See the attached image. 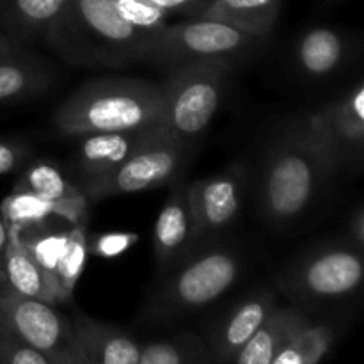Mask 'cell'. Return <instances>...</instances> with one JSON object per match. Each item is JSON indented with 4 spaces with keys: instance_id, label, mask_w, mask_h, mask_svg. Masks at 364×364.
<instances>
[{
    "instance_id": "1",
    "label": "cell",
    "mask_w": 364,
    "mask_h": 364,
    "mask_svg": "<svg viewBox=\"0 0 364 364\" xmlns=\"http://www.w3.org/2000/svg\"><path fill=\"white\" fill-rule=\"evenodd\" d=\"M338 173L311 114L294 117L263 153L256 188L259 217L276 230L297 226L322 205Z\"/></svg>"
},
{
    "instance_id": "2",
    "label": "cell",
    "mask_w": 364,
    "mask_h": 364,
    "mask_svg": "<svg viewBox=\"0 0 364 364\" xmlns=\"http://www.w3.org/2000/svg\"><path fill=\"white\" fill-rule=\"evenodd\" d=\"M155 34L124 20L116 0H70L45 41L73 66L127 68L148 59Z\"/></svg>"
},
{
    "instance_id": "3",
    "label": "cell",
    "mask_w": 364,
    "mask_h": 364,
    "mask_svg": "<svg viewBox=\"0 0 364 364\" xmlns=\"http://www.w3.org/2000/svg\"><path fill=\"white\" fill-rule=\"evenodd\" d=\"M245 272L240 249L223 242H206L191 252L153 288L142 306L139 323L169 327L215 304Z\"/></svg>"
},
{
    "instance_id": "4",
    "label": "cell",
    "mask_w": 364,
    "mask_h": 364,
    "mask_svg": "<svg viewBox=\"0 0 364 364\" xmlns=\"http://www.w3.org/2000/svg\"><path fill=\"white\" fill-rule=\"evenodd\" d=\"M162 85L142 78H95L71 92L52 116L64 137L96 132H127L156 127L162 114Z\"/></svg>"
},
{
    "instance_id": "5",
    "label": "cell",
    "mask_w": 364,
    "mask_h": 364,
    "mask_svg": "<svg viewBox=\"0 0 364 364\" xmlns=\"http://www.w3.org/2000/svg\"><path fill=\"white\" fill-rule=\"evenodd\" d=\"M233 60H194L171 70L162 84L164 107L156 127L169 139L194 146L203 137L226 96Z\"/></svg>"
},
{
    "instance_id": "6",
    "label": "cell",
    "mask_w": 364,
    "mask_h": 364,
    "mask_svg": "<svg viewBox=\"0 0 364 364\" xmlns=\"http://www.w3.org/2000/svg\"><path fill=\"white\" fill-rule=\"evenodd\" d=\"M363 277V249L350 240L329 242L294 258L277 276V287L299 308H322L355 297Z\"/></svg>"
},
{
    "instance_id": "7",
    "label": "cell",
    "mask_w": 364,
    "mask_h": 364,
    "mask_svg": "<svg viewBox=\"0 0 364 364\" xmlns=\"http://www.w3.org/2000/svg\"><path fill=\"white\" fill-rule=\"evenodd\" d=\"M267 38L212 18H191L164 25L156 31L148 52V63L173 70L194 60H233L238 63L265 45Z\"/></svg>"
},
{
    "instance_id": "8",
    "label": "cell",
    "mask_w": 364,
    "mask_h": 364,
    "mask_svg": "<svg viewBox=\"0 0 364 364\" xmlns=\"http://www.w3.org/2000/svg\"><path fill=\"white\" fill-rule=\"evenodd\" d=\"M0 320L50 364H89L71 318L57 311L55 304L0 287Z\"/></svg>"
},
{
    "instance_id": "9",
    "label": "cell",
    "mask_w": 364,
    "mask_h": 364,
    "mask_svg": "<svg viewBox=\"0 0 364 364\" xmlns=\"http://www.w3.org/2000/svg\"><path fill=\"white\" fill-rule=\"evenodd\" d=\"M192 153L194 146L162 137L142 148L110 173L80 180L78 188L87 201H102L164 187L180 178Z\"/></svg>"
},
{
    "instance_id": "10",
    "label": "cell",
    "mask_w": 364,
    "mask_h": 364,
    "mask_svg": "<svg viewBox=\"0 0 364 364\" xmlns=\"http://www.w3.org/2000/svg\"><path fill=\"white\" fill-rule=\"evenodd\" d=\"M247 174L240 164L187 183L198 245L215 240L238 220L244 206Z\"/></svg>"
},
{
    "instance_id": "11",
    "label": "cell",
    "mask_w": 364,
    "mask_h": 364,
    "mask_svg": "<svg viewBox=\"0 0 364 364\" xmlns=\"http://www.w3.org/2000/svg\"><path fill=\"white\" fill-rule=\"evenodd\" d=\"M340 171L358 174L364 156V85L355 80L338 98L311 114Z\"/></svg>"
},
{
    "instance_id": "12",
    "label": "cell",
    "mask_w": 364,
    "mask_h": 364,
    "mask_svg": "<svg viewBox=\"0 0 364 364\" xmlns=\"http://www.w3.org/2000/svg\"><path fill=\"white\" fill-rule=\"evenodd\" d=\"M276 304V294L270 288L256 287L217 313L205 336L213 361L233 363Z\"/></svg>"
},
{
    "instance_id": "13",
    "label": "cell",
    "mask_w": 364,
    "mask_h": 364,
    "mask_svg": "<svg viewBox=\"0 0 364 364\" xmlns=\"http://www.w3.org/2000/svg\"><path fill=\"white\" fill-rule=\"evenodd\" d=\"M162 137L167 135H164L159 127L78 135L75 137L78 139V144L75 148L73 169L80 180L102 176Z\"/></svg>"
},
{
    "instance_id": "14",
    "label": "cell",
    "mask_w": 364,
    "mask_h": 364,
    "mask_svg": "<svg viewBox=\"0 0 364 364\" xmlns=\"http://www.w3.org/2000/svg\"><path fill=\"white\" fill-rule=\"evenodd\" d=\"M153 247L160 272H167L198 249L187 183L176 180L153 228Z\"/></svg>"
},
{
    "instance_id": "15",
    "label": "cell",
    "mask_w": 364,
    "mask_h": 364,
    "mask_svg": "<svg viewBox=\"0 0 364 364\" xmlns=\"http://www.w3.org/2000/svg\"><path fill=\"white\" fill-rule=\"evenodd\" d=\"M352 38L336 27H311L297 36L291 46V64L301 77L323 82L340 73L350 60Z\"/></svg>"
},
{
    "instance_id": "16",
    "label": "cell",
    "mask_w": 364,
    "mask_h": 364,
    "mask_svg": "<svg viewBox=\"0 0 364 364\" xmlns=\"http://www.w3.org/2000/svg\"><path fill=\"white\" fill-rule=\"evenodd\" d=\"M13 191L34 194L57 208V217L71 224L87 223L89 201L59 167L48 160L25 164Z\"/></svg>"
},
{
    "instance_id": "17",
    "label": "cell",
    "mask_w": 364,
    "mask_h": 364,
    "mask_svg": "<svg viewBox=\"0 0 364 364\" xmlns=\"http://www.w3.org/2000/svg\"><path fill=\"white\" fill-rule=\"evenodd\" d=\"M78 340L89 358V364H139L141 341L114 323L75 311L71 316Z\"/></svg>"
},
{
    "instance_id": "18",
    "label": "cell",
    "mask_w": 364,
    "mask_h": 364,
    "mask_svg": "<svg viewBox=\"0 0 364 364\" xmlns=\"http://www.w3.org/2000/svg\"><path fill=\"white\" fill-rule=\"evenodd\" d=\"M4 287L23 297L57 304L53 279L34 258L16 228H7V240L2 252Z\"/></svg>"
},
{
    "instance_id": "19",
    "label": "cell",
    "mask_w": 364,
    "mask_h": 364,
    "mask_svg": "<svg viewBox=\"0 0 364 364\" xmlns=\"http://www.w3.org/2000/svg\"><path fill=\"white\" fill-rule=\"evenodd\" d=\"M55 70L27 46L0 60V105L36 98L55 84Z\"/></svg>"
},
{
    "instance_id": "20",
    "label": "cell",
    "mask_w": 364,
    "mask_h": 364,
    "mask_svg": "<svg viewBox=\"0 0 364 364\" xmlns=\"http://www.w3.org/2000/svg\"><path fill=\"white\" fill-rule=\"evenodd\" d=\"M70 0H0V32L27 46L43 39Z\"/></svg>"
},
{
    "instance_id": "21",
    "label": "cell",
    "mask_w": 364,
    "mask_h": 364,
    "mask_svg": "<svg viewBox=\"0 0 364 364\" xmlns=\"http://www.w3.org/2000/svg\"><path fill=\"white\" fill-rule=\"evenodd\" d=\"M306 313L308 309H302L299 306H274L272 311L267 315L251 340L242 347L233 363L274 364L276 355L287 347Z\"/></svg>"
},
{
    "instance_id": "22",
    "label": "cell",
    "mask_w": 364,
    "mask_h": 364,
    "mask_svg": "<svg viewBox=\"0 0 364 364\" xmlns=\"http://www.w3.org/2000/svg\"><path fill=\"white\" fill-rule=\"evenodd\" d=\"M281 6L283 0H210L199 16L224 21L249 34L269 39L279 18Z\"/></svg>"
},
{
    "instance_id": "23",
    "label": "cell",
    "mask_w": 364,
    "mask_h": 364,
    "mask_svg": "<svg viewBox=\"0 0 364 364\" xmlns=\"http://www.w3.org/2000/svg\"><path fill=\"white\" fill-rule=\"evenodd\" d=\"M340 336L333 318H311L306 313L287 347L276 355L274 364H316L333 350Z\"/></svg>"
},
{
    "instance_id": "24",
    "label": "cell",
    "mask_w": 364,
    "mask_h": 364,
    "mask_svg": "<svg viewBox=\"0 0 364 364\" xmlns=\"http://www.w3.org/2000/svg\"><path fill=\"white\" fill-rule=\"evenodd\" d=\"M213 355L208 343L196 333H176L141 343L139 364H205Z\"/></svg>"
},
{
    "instance_id": "25",
    "label": "cell",
    "mask_w": 364,
    "mask_h": 364,
    "mask_svg": "<svg viewBox=\"0 0 364 364\" xmlns=\"http://www.w3.org/2000/svg\"><path fill=\"white\" fill-rule=\"evenodd\" d=\"M87 223L73 224L68 230V242L53 270V287H55L57 304L70 301L75 287L80 279L87 258Z\"/></svg>"
},
{
    "instance_id": "26",
    "label": "cell",
    "mask_w": 364,
    "mask_h": 364,
    "mask_svg": "<svg viewBox=\"0 0 364 364\" xmlns=\"http://www.w3.org/2000/svg\"><path fill=\"white\" fill-rule=\"evenodd\" d=\"M0 212L6 228H16V230L45 223L50 215L57 217V208L52 203L23 191L11 192L0 205Z\"/></svg>"
},
{
    "instance_id": "27",
    "label": "cell",
    "mask_w": 364,
    "mask_h": 364,
    "mask_svg": "<svg viewBox=\"0 0 364 364\" xmlns=\"http://www.w3.org/2000/svg\"><path fill=\"white\" fill-rule=\"evenodd\" d=\"M0 364H50V361L0 320Z\"/></svg>"
},
{
    "instance_id": "28",
    "label": "cell",
    "mask_w": 364,
    "mask_h": 364,
    "mask_svg": "<svg viewBox=\"0 0 364 364\" xmlns=\"http://www.w3.org/2000/svg\"><path fill=\"white\" fill-rule=\"evenodd\" d=\"M117 9L124 20L148 32H156L167 23L169 14L148 0H116Z\"/></svg>"
},
{
    "instance_id": "29",
    "label": "cell",
    "mask_w": 364,
    "mask_h": 364,
    "mask_svg": "<svg viewBox=\"0 0 364 364\" xmlns=\"http://www.w3.org/2000/svg\"><path fill=\"white\" fill-rule=\"evenodd\" d=\"M139 233L130 231H109L87 237V252L100 258H116L127 252L134 244H137Z\"/></svg>"
},
{
    "instance_id": "30",
    "label": "cell",
    "mask_w": 364,
    "mask_h": 364,
    "mask_svg": "<svg viewBox=\"0 0 364 364\" xmlns=\"http://www.w3.org/2000/svg\"><path fill=\"white\" fill-rule=\"evenodd\" d=\"M31 159V149L25 144L0 139V176L23 169Z\"/></svg>"
},
{
    "instance_id": "31",
    "label": "cell",
    "mask_w": 364,
    "mask_h": 364,
    "mask_svg": "<svg viewBox=\"0 0 364 364\" xmlns=\"http://www.w3.org/2000/svg\"><path fill=\"white\" fill-rule=\"evenodd\" d=\"M148 2L166 11L167 14H185V16L198 18L210 0H148Z\"/></svg>"
},
{
    "instance_id": "32",
    "label": "cell",
    "mask_w": 364,
    "mask_h": 364,
    "mask_svg": "<svg viewBox=\"0 0 364 364\" xmlns=\"http://www.w3.org/2000/svg\"><path fill=\"white\" fill-rule=\"evenodd\" d=\"M348 240L358 247H364V208L358 205L348 219Z\"/></svg>"
},
{
    "instance_id": "33",
    "label": "cell",
    "mask_w": 364,
    "mask_h": 364,
    "mask_svg": "<svg viewBox=\"0 0 364 364\" xmlns=\"http://www.w3.org/2000/svg\"><path fill=\"white\" fill-rule=\"evenodd\" d=\"M21 48H25V46L20 45L18 41H14L13 38H9V36L4 34V32H0V60L13 55L14 52H18V50Z\"/></svg>"
},
{
    "instance_id": "34",
    "label": "cell",
    "mask_w": 364,
    "mask_h": 364,
    "mask_svg": "<svg viewBox=\"0 0 364 364\" xmlns=\"http://www.w3.org/2000/svg\"><path fill=\"white\" fill-rule=\"evenodd\" d=\"M7 240V228L6 223L2 219V212H0V287H4V276H2V252H4V245H6Z\"/></svg>"
},
{
    "instance_id": "35",
    "label": "cell",
    "mask_w": 364,
    "mask_h": 364,
    "mask_svg": "<svg viewBox=\"0 0 364 364\" xmlns=\"http://www.w3.org/2000/svg\"><path fill=\"white\" fill-rule=\"evenodd\" d=\"M331 2H341V0H331Z\"/></svg>"
}]
</instances>
